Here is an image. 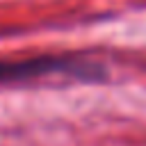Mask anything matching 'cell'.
Segmentation results:
<instances>
[{
	"label": "cell",
	"instance_id": "obj_1",
	"mask_svg": "<svg viewBox=\"0 0 146 146\" xmlns=\"http://www.w3.org/2000/svg\"><path fill=\"white\" fill-rule=\"evenodd\" d=\"M43 75H73L80 80H100L105 78V68L75 59V57H36V59H21V62H0V82L11 80H32Z\"/></svg>",
	"mask_w": 146,
	"mask_h": 146
}]
</instances>
